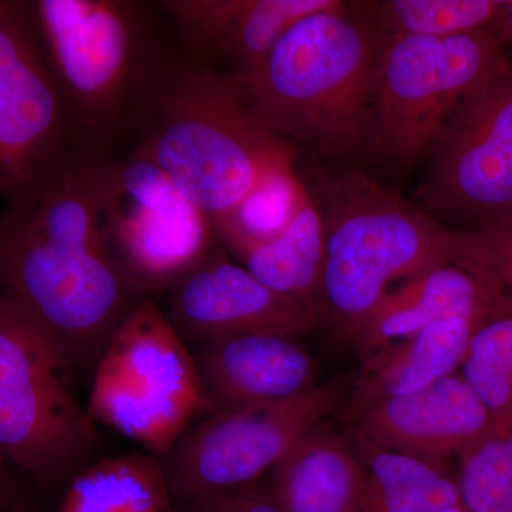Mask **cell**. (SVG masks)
I'll return each mask as SVG.
<instances>
[{
    "label": "cell",
    "mask_w": 512,
    "mask_h": 512,
    "mask_svg": "<svg viewBox=\"0 0 512 512\" xmlns=\"http://www.w3.org/2000/svg\"><path fill=\"white\" fill-rule=\"evenodd\" d=\"M295 336H232L197 345L194 357L214 412L292 399L313 389L318 366Z\"/></svg>",
    "instance_id": "obj_16"
},
{
    "label": "cell",
    "mask_w": 512,
    "mask_h": 512,
    "mask_svg": "<svg viewBox=\"0 0 512 512\" xmlns=\"http://www.w3.org/2000/svg\"><path fill=\"white\" fill-rule=\"evenodd\" d=\"M352 439L447 466L493 434V417L461 375L370 407L346 426Z\"/></svg>",
    "instance_id": "obj_14"
},
{
    "label": "cell",
    "mask_w": 512,
    "mask_h": 512,
    "mask_svg": "<svg viewBox=\"0 0 512 512\" xmlns=\"http://www.w3.org/2000/svg\"><path fill=\"white\" fill-rule=\"evenodd\" d=\"M93 372L90 416L154 457H167L195 417L214 412L194 353L154 298L121 320Z\"/></svg>",
    "instance_id": "obj_7"
},
{
    "label": "cell",
    "mask_w": 512,
    "mask_h": 512,
    "mask_svg": "<svg viewBox=\"0 0 512 512\" xmlns=\"http://www.w3.org/2000/svg\"><path fill=\"white\" fill-rule=\"evenodd\" d=\"M461 504L470 512H512V429L485 439L460 458Z\"/></svg>",
    "instance_id": "obj_26"
},
{
    "label": "cell",
    "mask_w": 512,
    "mask_h": 512,
    "mask_svg": "<svg viewBox=\"0 0 512 512\" xmlns=\"http://www.w3.org/2000/svg\"><path fill=\"white\" fill-rule=\"evenodd\" d=\"M305 187L296 163L269 177L220 220L212 222L218 242L229 255L281 234L291 221Z\"/></svg>",
    "instance_id": "obj_25"
},
{
    "label": "cell",
    "mask_w": 512,
    "mask_h": 512,
    "mask_svg": "<svg viewBox=\"0 0 512 512\" xmlns=\"http://www.w3.org/2000/svg\"><path fill=\"white\" fill-rule=\"evenodd\" d=\"M184 52L244 82L301 20L340 0H163Z\"/></svg>",
    "instance_id": "obj_15"
},
{
    "label": "cell",
    "mask_w": 512,
    "mask_h": 512,
    "mask_svg": "<svg viewBox=\"0 0 512 512\" xmlns=\"http://www.w3.org/2000/svg\"><path fill=\"white\" fill-rule=\"evenodd\" d=\"M350 440L369 476L366 512H443L463 505L447 466Z\"/></svg>",
    "instance_id": "obj_22"
},
{
    "label": "cell",
    "mask_w": 512,
    "mask_h": 512,
    "mask_svg": "<svg viewBox=\"0 0 512 512\" xmlns=\"http://www.w3.org/2000/svg\"><path fill=\"white\" fill-rule=\"evenodd\" d=\"M383 40L444 37L490 29L503 0H384L360 2Z\"/></svg>",
    "instance_id": "obj_23"
},
{
    "label": "cell",
    "mask_w": 512,
    "mask_h": 512,
    "mask_svg": "<svg viewBox=\"0 0 512 512\" xmlns=\"http://www.w3.org/2000/svg\"><path fill=\"white\" fill-rule=\"evenodd\" d=\"M74 154L69 111L30 2L0 0V191L6 208L35 198Z\"/></svg>",
    "instance_id": "obj_11"
},
{
    "label": "cell",
    "mask_w": 512,
    "mask_h": 512,
    "mask_svg": "<svg viewBox=\"0 0 512 512\" xmlns=\"http://www.w3.org/2000/svg\"><path fill=\"white\" fill-rule=\"evenodd\" d=\"M384 40L359 3L293 26L244 80L262 127L315 156H377L375 77Z\"/></svg>",
    "instance_id": "obj_3"
},
{
    "label": "cell",
    "mask_w": 512,
    "mask_h": 512,
    "mask_svg": "<svg viewBox=\"0 0 512 512\" xmlns=\"http://www.w3.org/2000/svg\"><path fill=\"white\" fill-rule=\"evenodd\" d=\"M460 370L493 417V434L512 429L511 306L501 302L481 320Z\"/></svg>",
    "instance_id": "obj_24"
},
{
    "label": "cell",
    "mask_w": 512,
    "mask_h": 512,
    "mask_svg": "<svg viewBox=\"0 0 512 512\" xmlns=\"http://www.w3.org/2000/svg\"><path fill=\"white\" fill-rule=\"evenodd\" d=\"M500 303L497 293L467 268L437 266L390 289L353 343L363 359L441 320L466 316L481 322Z\"/></svg>",
    "instance_id": "obj_18"
},
{
    "label": "cell",
    "mask_w": 512,
    "mask_h": 512,
    "mask_svg": "<svg viewBox=\"0 0 512 512\" xmlns=\"http://www.w3.org/2000/svg\"><path fill=\"white\" fill-rule=\"evenodd\" d=\"M488 30L493 33L495 39L501 43L505 50H507V47L512 49V0H503L500 15Z\"/></svg>",
    "instance_id": "obj_29"
},
{
    "label": "cell",
    "mask_w": 512,
    "mask_h": 512,
    "mask_svg": "<svg viewBox=\"0 0 512 512\" xmlns=\"http://www.w3.org/2000/svg\"><path fill=\"white\" fill-rule=\"evenodd\" d=\"M305 181L325 222L319 323L336 338L355 342L394 281L456 264L457 229L366 174L349 170Z\"/></svg>",
    "instance_id": "obj_4"
},
{
    "label": "cell",
    "mask_w": 512,
    "mask_h": 512,
    "mask_svg": "<svg viewBox=\"0 0 512 512\" xmlns=\"http://www.w3.org/2000/svg\"><path fill=\"white\" fill-rule=\"evenodd\" d=\"M2 512H32L28 505L20 501L15 494L10 493L9 487L3 484L2 488Z\"/></svg>",
    "instance_id": "obj_30"
},
{
    "label": "cell",
    "mask_w": 512,
    "mask_h": 512,
    "mask_svg": "<svg viewBox=\"0 0 512 512\" xmlns=\"http://www.w3.org/2000/svg\"><path fill=\"white\" fill-rule=\"evenodd\" d=\"M30 8L76 151L110 156L127 136L141 69L165 37L160 3L33 0Z\"/></svg>",
    "instance_id": "obj_5"
},
{
    "label": "cell",
    "mask_w": 512,
    "mask_h": 512,
    "mask_svg": "<svg viewBox=\"0 0 512 512\" xmlns=\"http://www.w3.org/2000/svg\"><path fill=\"white\" fill-rule=\"evenodd\" d=\"M168 319L185 343L232 336H299L319 325L308 306L275 292L218 244L167 293Z\"/></svg>",
    "instance_id": "obj_13"
},
{
    "label": "cell",
    "mask_w": 512,
    "mask_h": 512,
    "mask_svg": "<svg viewBox=\"0 0 512 512\" xmlns=\"http://www.w3.org/2000/svg\"><path fill=\"white\" fill-rule=\"evenodd\" d=\"M443 512H470L467 508H464L463 505H458V507L448 508V510Z\"/></svg>",
    "instance_id": "obj_31"
},
{
    "label": "cell",
    "mask_w": 512,
    "mask_h": 512,
    "mask_svg": "<svg viewBox=\"0 0 512 512\" xmlns=\"http://www.w3.org/2000/svg\"><path fill=\"white\" fill-rule=\"evenodd\" d=\"M99 214L111 256L138 301L167 293L214 251V224L147 158H100Z\"/></svg>",
    "instance_id": "obj_9"
},
{
    "label": "cell",
    "mask_w": 512,
    "mask_h": 512,
    "mask_svg": "<svg viewBox=\"0 0 512 512\" xmlns=\"http://www.w3.org/2000/svg\"><path fill=\"white\" fill-rule=\"evenodd\" d=\"M173 500L156 457L126 454L83 468L55 512H175Z\"/></svg>",
    "instance_id": "obj_21"
},
{
    "label": "cell",
    "mask_w": 512,
    "mask_h": 512,
    "mask_svg": "<svg viewBox=\"0 0 512 512\" xmlns=\"http://www.w3.org/2000/svg\"><path fill=\"white\" fill-rule=\"evenodd\" d=\"M208 512H286L272 481L255 483L202 498Z\"/></svg>",
    "instance_id": "obj_28"
},
{
    "label": "cell",
    "mask_w": 512,
    "mask_h": 512,
    "mask_svg": "<svg viewBox=\"0 0 512 512\" xmlns=\"http://www.w3.org/2000/svg\"><path fill=\"white\" fill-rule=\"evenodd\" d=\"M59 343L3 289L0 295V454L40 487L72 481L99 441Z\"/></svg>",
    "instance_id": "obj_6"
},
{
    "label": "cell",
    "mask_w": 512,
    "mask_h": 512,
    "mask_svg": "<svg viewBox=\"0 0 512 512\" xmlns=\"http://www.w3.org/2000/svg\"><path fill=\"white\" fill-rule=\"evenodd\" d=\"M512 60L490 30L384 40L377 59V156L407 164L431 153L454 111Z\"/></svg>",
    "instance_id": "obj_8"
},
{
    "label": "cell",
    "mask_w": 512,
    "mask_h": 512,
    "mask_svg": "<svg viewBox=\"0 0 512 512\" xmlns=\"http://www.w3.org/2000/svg\"><path fill=\"white\" fill-rule=\"evenodd\" d=\"M350 380L335 375L301 396L211 413L190 427L164 458L174 498L188 505L272 473L309 431L338 414Z\"/></svg>",
    "instance_id": "obj_10"
},
{
    "label": "cell",
    "mask_w": 512,
    "mask_h": 512,
    "mask_svg": "<svg viewBox=\"0 0 512 512\" xmlns=\"http://www.w3.org/2000/svg\"><path fill=\"white\" fill-rule=\"evenodd\" d=\"M127 137L212 222L295 164L291 144L255 119L244 82L192 59L177 36L141 69Z\"/></svg>",
    "instance_id": "obj_2"
},
{
    "label": "cell",
    "mask_w": 512,
    "mask_h": 512,
    "mask_svg": "<svg viewBox=\"0 0 512 512\" xmlns=\"http://www.w3.org/2000/svg\"><path fill=\"white\" fill-rule=\"evenodd\" d=\"M478 320L456 316L363 357L336 416L348 426L359 414L456 375L466 360Z\"/></svg>",
    "instance_id": "obj_17"
},
{
    "label": "cell",
    "mask_w": 512,
    "mask_h": 512,
    "mask_svg": "<svg viewBox=\"0 0 512 512\" xmlns=\"http://www.w3.org/2000/svg\"><path fill=\"white\" fill-rule=\"evenodd\" d=\"M76 153L32 200L0 218V278L76 370L96 367L138 299L111 256L99 214L100 158Z\"/></svg>",
    "instance_id": "obj_1"
},
{
    "label": "cell",
    "mask_w": 512,
    "mask_h": 512,
    "mask_svg": "<svg viewBox=\"0 0 512 512\" xmlns=\"http://www.w3.org/2000/svg\"><path fill=\"white\" fill-rule=\"evenodd\" d=\"M456 264L483 279L512 308V217L485 227L457 229Z\"/></svg>",
    "instance_id": "obj_27"
},
{
    "label": "cell",
    "mask_w": 512,
    "mask_h": 512,
    "mask_svg": "<svg viewBox=\"0 0 512 512\" xmlns=\"http://www.w3.org/2000/svg\"><path fill=\"white\" fill-rule=\"evenodd\" d=\"M431 154L424 207L470 228L512 217V67L454 111Z\"/></svg>",
    "instance_id": "obj_12"
},
{
    "label": "cell",
    "mask_w": 512,
    "mask_h": 512,
    "mask_svg": "<svg viewBox=\"0 0 512 512\" xmlns=\"http://www.w3.org/2000/svg\"><path fill=\"white\" fill-rule=\"evenodd\" d=\"M232 258L268 288L296 299L318 315L325 222L319 202L306 181L284 231L268 241L242 249Z\"/></svg>",
    "instance_id": "obj_20"
},
{
    "label": "cell",
    "mask_w": 512,
    "mask_h": 512,
    "mask_svg": "<svg viewBox=\"0 0 512 512\" xmlns=\"http://www.w3.org/2000/svg\"><path fill=\"white\" fill-rule=\"evenodd\" d=\"M286 512H366L369 476L355 444L322 421L274 468Z\"/></svg>",
    "instance_id": "obj_19"
}]
</instances>
